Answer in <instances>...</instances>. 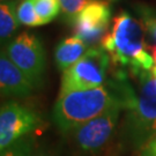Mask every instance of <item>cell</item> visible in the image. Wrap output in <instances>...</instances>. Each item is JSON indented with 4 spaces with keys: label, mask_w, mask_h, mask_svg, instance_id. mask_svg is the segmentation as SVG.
<instances>
[{
    "label": "cell",
    "mask_w": 156,
    "mask_h": 156,
    "mask_svg": "<svg viewBox=\"0 0 156 156\" xmlns=\"http://www.w3.org/2000/svg\"><path fill=\"white\" fill-rule=\"evenodd\" d=\"M110 56L101 46L89 48L84 56L62 72L60 93L93 89L105 83Z\"/></svg>",
    "instance_id": "obj_4"
},
{
    "label": "cell",
    "mask_w": 156,
    "mask_h": 156,
    "mask_svg": "<svg viewBox=\"0 0 156 156\" xmlns=\"http://www.w3.org/2000/svg\"><path fill=\"white\" fill-rule=\"evenodd\" d=\"M123 109H126L124 103L116 104L98 117L75 128L72 133L79 149L88 154L101 151L113 136Z\"/></svg>",
    "instance_id": "obj_6"
},
{
    "label": "cell",
    "mask_w": 156,
    "mask_h": 156,
    "mask_svg": "<svg viewBox=\"0 0 156 156\" xmlns=\"http://www.w3.org/2000/svg\"><path fill=\"white\" fill-rule=\"evenodd\" d=\"M0 89L1 95L7 97H28L35 89L26 74L4 51L0 57Z\"/></svg>",
    "instance_id": "obj_9"
},
{
    "label": "cell",
    "mask_w": 156,
    "mask_h": 156,
    "mask_svg": "<svg viewBox=\"0 0 156 156\" xmlns=\"http://www.w3.org/2000/svg\"><path fill=\"white\" fill-rule=\"evenodd\" d=\"M141 156H156V134L141 149Z\"/></svg>",
    "instance_id": "obj_17"
},
{
    "label": "cell",
    "mask_w": 156,
    "mask_h": 156,
    "mask_svg": "<svg viewBox=\"0 0 156 156\" xmlns=\"http://www.w3.org/2000/svg\"><path fill=\"white\" fill-rule=\"evenodd\" d=\"M132 73L139 88L127 108L126 134L135 148L142 149L156 134V75L145 69Z\"/></svg>",
    "instance_id": "obj_3"
},
{
    "label": "cell",
    "mask_w": 156,
    "mask_h": 156,
    "mask_svg": "<svg viewBox=\"0 0 156 156\" xmlns=\"http://www.w3.org/2000/svg\"><path fill=\"white\" fill-rule=\"evenodd\" d=\"M134 95L124 74L93 89L59 94L52 112L53 122L62 133H69L116 104L124 103L127 109Z\"/></svg>",
    "instance_id": "obj_1"
},
{
    "label": "cell",
    "mask_w": 156,
    "mask_h": 156,
    "mask_svg": "<svg viewBox=\"0 0 156 156\" xmlns=\"http://www.w3.org/2000/svg\"><path fill=\"white\" fill-rule=\"evenodd\" d=\"M34 151V139L30 135H27L15 141L4 151H0V156H33Z\"/></svg>",
    "instance_id": "obj_15"
},
{
    "label": "cell",
    "mask_w": 156,
    "mask_h": 156,
    "mask_svg": "<svg viewBox=\"0 0 156 156\" xmlns=\"http://www.w3.org/2000/svg\"><path fill=\"white\" fill-rule=\"evenodd\" d=\"M34 6L44 24L53 21L62 12L59 0H34Z\"/></svg>",
    "instance_id": "obj_13"
},
{
    "label": "cell",
    "mask_w": 156,
    "mask_h": 156,
    "mask_svg": "<svg viewBox=\"0 0 156 156\" xmlns=\"http://www.w3.org/2000/svg\"><path fill=\"white\" fill-rule=\"evenodd\" d=\"M16 1H5L0 5V37L1 41L11 37L20 22L16 15Z\"/></svg>",
    "instance_id": "obj_11"
},
{
    "label": "cell",
    "mask_w": 156,
    "mask_h": 156,
    "mask_svg": "<svg viewBox=\"0 0 156 156\" xmlns=\"http://www.w3.org/2000/svg\"><path fill=\"white\" fill-rule=\"evenodd\" d=\"M145 27L127 12H120L113 17L112 27L101 39V48L105 50L112 64L128 66L131 72L151 71L154 59L145 43Z\"/></svg>",
    "instance_id": "obj_2"
},
{
    "label": "cell",
    "mask_w": 156,
    "mask_h": 156,
    "mask_svg": "<svg viewBox=\"0 0 156 156\" xmlns=\"http://www.w3.org/2000/svg\"><path fill=\"white\" fill-rule=\"evenodd\" d=\"M148 49L151 50V57H153V59H154V64H155V66H156V44L148 45Z\"/></svg>",
    "instance_id": "obj_19"
},
{
    "label": "cell",
    "mask_w": 156,
    "mask_h": 156,
    "mask_svg": "<svg viewBox=\"0 0 156 156\" xmlns=\"http://www.w3.org/2000/svg\"><path fill=\"white\" fill-rule=\"evenodd\" d=\"M87 44L79 37H68L62 41L55 50V60L62 72L79 62L87 52Z\"/></svg>",
    "instance_id": "obj_10"
},
{
    "label": "cell",
    "mask_w": 156,
    "mask_h": 156,
    "mask_svg": "<svg viewBox=\"0 0 156 156\" xmlns=\"http://www.w3.org/2000/svg\"><path fill=\"white\" fill-rule=\"evenodd\" d=\"M111 19L109 2L94 0L80 13L73 23L74 36L82 39L87 45H93L103 38L108 31Z\"/></svg>",
    "instance_id": "obj_8"
},
{
    "label": "cell",
    "mask_w": 156,
    "mask_h": 156,
    "mask_svg": "<svg viewBox=\"0 0 156 156\" xmlns=\"http://www.w3.org/2000/svg\"><path fill=\"white\" fill-rule=\"evenodd\" d=\"M6 53L35 88L43 82L45 72V51L41 39L34 34L23 33L7 45Z\"/></svg>",
    "instance_id": "obj_5"
},
{
    "label": "cell",
    "mask_w": 156,
    "mask_h": 156,
    "mask_svg": "<svg viewBox=\"0 0 156 156\" xmlns=\"http://www.w3.org/2000/svg\"><path fill=\"white\" fill-rule=\"evenodd\" d=\"M5 1H17V0H1V2H5Z\"/></svg>",
    "instance_id": "obj_20"
},
{
    "label": "cell",
    "mask_w": 156,
    "mask_h": 156,
    "mask_svg": "<svg viewBox=\"0 0 156 156\" xmlns=\"http://www.w3.org/2000/svg\"><path fill=\"white\" fill-rule=\"evenodd\" d=\"M33 156H58L55 153V151H49V149H37V151H34Z\"/></svg>",
    "instance_id": "obj_18"
},
{
    "label": "cell",
    "mask_w": 156,
    "mask_h": 156,
    "mask_svg": "<svg viewBox=\"0 0 156 156\" xmlns=\"http://www.w3.org/2000/svg\"><path fill=\"white\" fill-rule=\"evenodd\" d=\"M91 1H94V0H59L64 19L73 26L76 17L80 15V13L83 11Z\"/></svg>",
    "instance_id": "obj_14"
},
{
    "label": "cell",
    "mask_w": 156,
    "mask_h": 156,
    "mask_svg": "<svg viewBox=\"0 0 156 156\" xmlns=\"http://www.w3.org/2000/svg\"><path fill=\"white\" fill-rule=\"evenodd\" d=\"M139 15L141 17V23L144 24L146 34L156 44V12L148 7L139 8Z\"/></svg>",
    "instance_id": "obj_16"
},
{
    "label": "cell",
    "mask_w": 156,
    "mask_h": 156,
    "mask_svg": "<svg viewBox=\"0 0 156 156\" xmlns=\"http://www.w3.org/2000/svg\"><path fill=\"white\" fill-rule=\"evenodd\" d=\"M39 124L41 117L33 109L16 102L6 103L0 111V151L29 135Z\"/></svg>",
    "instance_id": "obj_7"
},
{
    "label": "cell",
    "mask_w": 156,
    "mask_h": 156,
    "mask_svg": "<svg viewBox=\"0 0 156 156\" xmlns=\"http://www.w3.org/2000/svg\"><path fill=\"white\" fill-rule=\"evenodd\" d=\"M16 15L20 24L27 27H38L44 24L36 13L34 0H22L17 6Z\"/></svg>",
    "instance_id": "obj_12"
}]
</instances>
